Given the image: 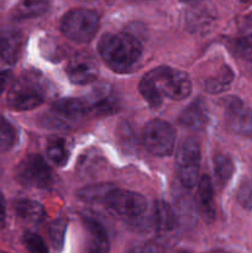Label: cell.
<instances>
[{
    "label": "cell",
    "mask_w": 252,
    "mask_h": 253,
    "mask_svg": "<svg viewBox=\"0 0 252 253\" xmlns=\"http://www.w3.org/2000/svg\"><path fill=\"white\" fill-rule=\"evenodd\" d=\"M204 253H229V252L224 251V250H212V251H209V252H204Z\"/></svg>",
    "instance_id": "cell-35"
},
{
    "label": "cell",
    "mask_w": 252,
    "mask_h": 253,
    "mask_svg": "<svg viewBox=\"0 0 252 253\" xmlns=\"http://www.w3.org/2000/svg\"><path fill=\"white\" fill-rule=\"evenodd\" d=\"M225 118L230 130L241 136H252V110L240 99L230 98L225 105Z\"/></svg>",
    "instance_id": "cell-9"
},
{
    "label": "cell",
    "mask_w": 252,
    "mask_h": 253,
    "mask_svg": "<svg viewBox=\"0 0 252 253\" xmlns=\"http://www.w3.org/2000/svg\"><path fill=\"white\" fill-rule=\"evenodd\" d=\"M22 48V35L11 27H0V59L15 63Z\"/></svg>",
    "instance_id": "cell-12"
},
{
    "label": "cell",
    "mask_w": 252,
    "mask_h": 253,
    "mask_svg": "<svg viewBox=\"0 0 252 253\" xmlns=\"http://www.w3.org/2000/svg\"><path fill=\"white\" fill-rule=\"evenodd\" d=\"M198 207L203 219L207 222H212L215 219L214 185L209 175H203L198 184Z\"/></svg>",
    "instance_id": "cell-14"
},
{
    "label": "cell",
    "mask_w": 252,
    "mask_h": 253,
    "mask_svg": "<svg viewBox=\"0 0 252 253\" xmlns=\"http://www.w3.org/2000/svg\"><path fill=\"white\" fill-rule=\"evenodd\" d=\"M6 101L12 110H32L44 101V91L37 79L26 77L19 79L10 88Z\"/></svg>",
    "instance_id": "cell-8"
},
{
    "label": "cell",
    "mask_w": 252,
    "mask_h": 253,
    "mask_svg": "<svg viewBox=\"0 0 252 253\" xmlns=\"http://www.w3.org/2000/svg\"><path fill=\"white\" fill-rule=\"evenodd\" d=\"M237 200L246 209H252V180H244L237 192Z\"/></svg>",
    "instance_id": "cell-31"
},
{
    "label": "cell",
    "mask_w": 252,
    "mask_h": 253,
    "mask_svg": "<svg viewBox=\"0 0 252 253\" xmlns=\"http://www.w3.org/2000/svg\"><path fill=\"white\" fill-rule=\"evenodd\" d=\"M17 142V132L9 120L0 115V152H7Z\"/></svg>",
    "instance_id": "cell-26"
},
{
    "label": "cell",
    "mask_w": 252,
    "mask_h": 253,
    "mask_svg": "<svg viewBox=\"0 0 252 253\" xmlns=\"http://www.w3.org/2000/svg\"><path fill=\"white\" fill-rule=\"evenodd\" d=\"M7 79H9V76H7L6 72L0 71V95H1L2 91L5 90V88H6Z\"/></svg>",
    "instance_id": "cell-34"
},
{
    "label": "cell",
    "mask_w": 252,
    "mask_h": 253,
    "mask_svg": "<svg viewBox=\"0 0 252 253\" xmlns=\"http://www.w3.org/2000/svg\"><path fill=\"white\" fill-rule=\"evenodd\" d=\"M46 155L57 167H63L68 162L71 148L64 137H49L46 142Z\"/></svg>",
    "instance_id": "cell-18"
},
{
    "label": "cell",
    "mask_w": 252,
    "mask_h": 253,
    "mask_svg": "<svg viewBox=\"0 0 252 253\" xmlns=\"http://www.w3.org/2000/svg\"><path fill=\"white\" fill-rule=\"evenodd\" d=\"M174 127L167 121L155 119L143 128V143L146 148L155 156H169L174 151L175 145Z\"/></svg>",
    "instance_id": "cell-6"
},
{
    "label": "cell",
    "mask_w": 252,
    "mask_h": 253,
    "mask_svg": "<svg viewBox=\"0 0 252 253\" xmlns=\"http://www.w3.org/2000/svg\"><path fill=\"white\" fill-rule=\"evenodd\" d=\"M235 166L231 158L225 155H216L214 157V174L216 184L224 188L234 174Z\"/></svg>",
    "instance_id": "cell-22"
},
{
    "label": "cell",
    "mask_w": 252,
    "mask_h": 253,
    "mask_svg": "<svg viewBox=\"0 0 252 253\" xmlns=\"http://www.w3.org/2000/svg\"><path fill=\"white\" fill-rule=\"evenodd\" d=\"M15 211L21 219L30 222H40L44 216V210L41 204L32 200H19L15 203Z\"/></svg>",
    "instance_id": "cell-23"
},
{
    "label": "cell",
    "mask_w": 252,
    "mask_h": 253,
    "mask_svg": "<svg viewBox=\"0 0 252 253\" xmlns=\"http://www.w3.org/2000/svg\"><path fill=\"white\" fill-rule=\"evenodd\" d=\"M234 73L231 68L227 66H222L214 76L209 77L204 81V89L210 94H219L226 90L232 83Z\"/></svg>",
    "instance_id": "cell-20"
},
{
    "label": "cell",
    "mask_w": 252,
    "mask_h": 253,
    "mask_svg": "<svg viewBox=\"0 0 252 253\" xmlns=\"http://www.w3.org/2000/svg\"><path fill=\"white\" fill-rule=\"evenodd\" d=\"M67 230V221L64 219H58L53 221L49 226V237L56 250H61L64 244V235Z\"/></svg>",
    "instance_id": "cell-28"
},
{
    "label": "cell",
    "mask_w": 252,
    "mask_h": 253,
    "mask_svg": "<svg viewBox=\"0 0 252 253\" xmlns=\"http://www.w3.org/2000/svg\"><path fill=\"white\" fill-rule=\"evenodd\" d=\"M179 123L192 130H202L209 123V109L203 99H195L179 115Z\"/></svg>",
    "instance_id": "cell-13"
},
{
    "label": "cell",
    "mask_w": 252,
    "mask_h": 253,
    "mask_svg": "<svg viewBox=\"0 0 252 253\" xmlns=\"http://www.w3.org/2000/svg\"><path fill=\"white\" fill-rule=\"evenodd\" d=\"M99 15L91 9H72L61 21V31L66 37L79 43L90 42L98 32Z\"/></svg>",
    "instance_id": "cell-2"
},
{
    "label": "cell",
    "mask_w": 252,
    "mask_h": 253,
    "mask_svg": "<svg viewBox=\"0 0 252 253\" xmlns=\"http://www.w3.org/2000/svg\"><path fill=\"white\" fill-rule=\"evenodd\" d=\"M25 246L29 253H48L46 244L41 236L34 232H27L24 236Z\"/></svg>",
    "instance_id": "cell-29"
},
{
    "label": "cell",
    "mask_w": 252,
    "mask_h": 253,
    "mask_svg": "<svg viewBox=\"0 0 252 253\" xmlns=\"http://www.w3.org/2000/svg\"><path fill=\"white\" fill-rule=\"evenodd\" d=\"M84 227H85L88 240H86V253H109L110 244L108 235L103 225L91 216H84Z\"/></svg>",
    "instance_id": "cell-11"
},
{
    "label": "cell",
    "mask_w": 252,
    "mask_h": 253,
    "mask_svg": "<svg viewBox=\"0 0 252 253\" xmlns=\"http://www.w3.org/2000/svg\"><path fill=\"white\" fill-rule=\"evenodd\" d=\"M200 147L199 143L193 138H185L180 143L177 152V174L180 183L187 189H192L198 182L200 168Z\"/></svg>",
    "instance_id": "cell-7"
},
{
    "label": "cell",
    "mask_w": 252,
    "mask_h": 253,
    "mask_svg": "<svg viewBox=\"0 0 252 253\" xmlns=\"http://www.w3.org/2000/svg\"><path fill=\"white\" fill-rule=\"evenodd\" d=\"M88 100V99H86ZM89 110L90 115L95 116H105L111 115L119 110L118 99L113 96L111 94H96L91 98V100H88Z\"/></svg>",
    "instance_id": "cell-19"
},
{
    "label": "cell",
    "mask_w": 252,
    "mask_h": 253,
    "mask_svg": "<svg viewBox=\"0 0 252 253\" xmlns=\"http://www.w3.org/2000/svg\"><path fill=\"white\" fill-rule=\"evenodd\" d=\"M98 51L103 61L119 73L130 72L142 56L140 41L127 32L104 35L99 40Z\"/></svg>",
    "instance_id": "cell-1"
},
{
    "label": "cell",
    "mask_w": 252,
    "mask_h": 253,
    "mask_svg": "<svg viewBox=\"0 0 252 253\" xmlns=\"http://www.w3.org/2000/svg\"><path fill=\"white\" fill-rule=\"evenodd\" d=\"M232 52L239 58L252 61V35L237 39L232 44Z\"/></svg>",
    "instance_id": "cell-27"
},
{
    "label": "cell",
    "mask_w": 252,
    "mask_h": 253,
    "mask_svg": "<svg viewBox=\"0 0 252 253\" xmlns=\"http://www.w3.org/2000/svg\"><path fill=\"white\" fill-rule=\"evenodd\" d=\"M118 128L119 142H120L121 147L125 148L126 152L128 153L131 150H133V147H135V137H133L132 130H131V127L128 126L127 123H123Z\"/></svg>",
    "instance_id": "cell-30"
},
{
    "label": "cell",
    "mask_w": 252,
    "mask_h": 253,
    "mask_svg": "<svg viewBox=\"0 0 252 253\" xmlns=\"http://www.w3.org/2000/svg\"><path fill=\"white\" fill-rule=\"evenodd\" d=\"M66 73L73 84L85 85L98 78L99 68L91 57L78 54L68 62L66 67Z\"/></svg>",
    "instance_id": "cell-10"
},
{
    "label": "cell",
    "mask_w": 252,
    "mask_h": 253,
    "mask_svg": "<svg viewBox=\"0 0 252 253\" xmlns=\"http://www.w3.org/2000/svg\"><path fill=\"white\" fill-rule=\"evenodd\" d=\"M146 76L155 83L162 96L183 100L192 94V81L185 72L170 67H158Z\"/></svg>",
    "instance_id": "cell-3"
},
{
    "label": "cell",
    "mask_w": 252,
    "mask_h": 253,
    "mask_svg": "<svg viewBox=\"0 0 252 253\" xmlns=\"http://www.w3.org/2000/svg\"><path fill=\"white\" fill-rule=\"evenodd\" d=\"M15 178L21 185L37 189H47L53 182L51 168L39 155H29L22 158L16 166Z\"/></svg>",
    "instance_id": "cell-5"
},
{
    "label": "cell",
    "mask_w": 252,
    "mask_h": 253,
    "mask_svg": "<svg viewBox=\"0 0 252 253\" xmlns=\"http://www.w3.org/2000/svg\"><path fill=\"white\" fill-rule=\"evenodd\" d=\"M53 111L57 115L62 116L64 119L82 118V116L90 115L89 110V104L86 99L81 98H68L61 99L53 104Z\"/></svg>",
    "instance_id": "cell-16"
},
{
    "label": "cell",
    "mask_w": 252,
    "mask_h": 253,
    "mask_svg": "<svg viewBox=\"0 0 252 253\" xmlns=\"http://www.w3.org/2000/svg\"><path fill=\"white\" fill-rule=\"evenodd\" d=\"M104 205L132 224L142 220L148 211V203L143 195L116 187L110 190Z\"/></svg>",
    "instance_id": "cell-4"
},
{
    "label": "cell",
    "mask_w": 252,
    "mask_h": 253,
    "mask_svg": "<svg viewBox=\"0 0 252 253\" xmlns=\"http://www.w3.org/2000/svg\"><path fill=\"white\" fill-rule=\"evenodd\" d=\"M5 215H6V203H5L4 195L0 192V225L4 222Z\"/></svg>",
    "instance_id": "cell-33"
},
{
    "label": "cell",
    "mask_w": 252,
    "mask_h": 253,
    "mask_svg": "<svg viewBox=\"0 0 252 253\" xmlns=\"http://www.w3.org/2000/svg\"><path fill=\"white\" fill-rule=\"evenodd\" d=\"M138 90H140L141 95L143 96V99L147 101V104L152 109H158L162 105L163 96L161 95L155 83L147 76L143 77L140 83H138Z\"/></svg>",
    "instance_id": "cell-24"
},
{
    "label": "cell",
    "mask_w": 252,
    "mask_h": 253,
    "mask_svg": "<svg viewBox=\"0 0 252 253\" xmlns=\"http://www.w3.org/2000/svg\"><path fill=\"white\" fill-rule=\"evenodd\" d=\"M127 253H165V250L161 245L148 241L136 245L132 249L128 250Z\"/></svg>",
    "instance_id": "cell-32"
},
{
    "label": "cell",
    "mask_w": 252,
    "mask_h": 253,
    "mask_svg": "<svg viewBox=\"0 0 252 253\" xmlns=\"http://www.w3.org/2000/svg\"><path fill=\"white\" fill-rule=\"evenodd\" d=\"M214 20L211 10L205 4H194L188 9L187 26L192 31H204Z\"/></svg>",
    "instance_id": "cell-17"
},
{
    "label": "cell",
    "mask_w": 252,
    "mask_h": 253,
    "mask_svg": "<svg viewBox=\"0 0 252 253\" xmlns=\"http://www.w3.org/2000/svg\"><path fill=\"white\" fill-rule=\"evenodd\" d=\"M113 184H108V183H101V184H93L84 187L77 192V197L79 200L88 204H104L105 203L106 197L113 189Z\"/></svg>",
    "instance_id": "cell-21"
},
{
    "label": "cell",
    "mask_w": 252,
    "mask_h": 253,
    "mask_svg": "<svg viewBox=\"0 0 252 253\" xmlns=\"http://www.w3.org/2000/svg\"><path fill=\"white\" fill-rule=\"evenodd\" d=\"M150 220L157 231H172L177 225V216H175L174 210L170 208L169 204L162 200L155 202Z\"/></svg>",
    "instance_id": "cell-15"
},
{
    "label": "cell",
    "mask_w": 252,
    "mask_h": 253,
    "mask_svg": "<svg viewBox=\"0 0 252 253\" xmlns=\"http://www.w3.org/2000/svg\"><path fill=\"white\" fill-rule=\"evenodd\" d=\"M47 1H24L16 5L14 9V16L16 19H30L44 14L48 9Z\"/></svg>",
    "instance_id": "cell-25"
}]
</instances>
